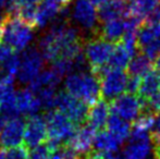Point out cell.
<instances>
[{
  "label": "cell",
  "mask_w": 160,
  "mask_h": 159,
  "mask_svg": "<svg viewBox=\"0 0 160 159\" xmlns=\"http://www.w3.org/2000/svg\"><path fill=\"white\" fill-rule=\"evenodd\" d=\"M122 143L109 131H100L96 134L94 140V147L97 152L102 153H116Z\"/></svg>",
  "instance_id": "25"
},
{
  "label": "cell",
  "mask_w": 160,
  "mask_h": 159,
  "mask_svg": "<svg viewBox=\"0 0 160 159\" xmlns=\"http://www.w3.org/2000/svg\"><path fill=\"white\" fill-rule=\"evenodd\" d=\"M147 107V102L143 100L138 95L131 93H124L112 100V113L119 116L125 121H135Z\"/></svg>",
  "instance_id": "7"
},
{
  "label": "cell",
  "mask_w": 160,
  "mask_h": 159,
  "mask_svg": "<svg viewBox=\"0 0 160 159\" xmlns=\"http://www.w3.org/2000/svg\"><path fill=\"white\" fill-rule=\"evenodd\" d=\"M130 15L128 2L125 0H109L99 8L98 17L101 22L114 19H124Z\"/></svg>",
  "instance_id": "17"
},
{
  "label": "cell",
  "mask_w": 160,
  "mask_h": 159,
  "mask_svg": "<svg viewBox=\"0 0 160 159\" xmlns=\"http://www.w3.org/2000/svg\"><path fill=\"white\" fill-rule=\"evenodd\" d=\"M134 56L125 48V46L122 42H119L117 46H114V49L112 51L111 58L109 61V67L119 70H124L128 68V63L132 60Z\"/></svg>",
  "instance_id": "26"
},
{
  "label": "cell",
  "mask_w": 160,
  "mask_h": 159,
  "mask_svg": "<svg viewBox=\"0 0 160 159\" xmlns=\"http://www.w3.org/2000/svg\"><path fill=\"white\" fill-rule=\"evenodd\" d=\"M152 144L148 133L132 131L123 154L128 159H148L152 149Z\"/></svg>",
  "instance_id": "12"
},
{
  "label": "cell",
  "mask_w": 160,
  "mask_h": 159,
  "mask_svg": "<svg viewBox=\"0 0 160 159\" xmlns=\"http://www.w3.org/2000/svg\"><path fill=\"white\" fill-rule=\"evenodd\" d=\"M154 130H160V113L156 117V122H155V129Z\"/></svg>",
  "instance_id": "40"
},
{
  "label": "cell",
  "mask_w": 160,
  "mask_h": 159,
  "mask_svg": "<svg viewBox=\"0 0 160 159\" xmlns=\"http://www.w3.org/2000/svg\"><path fill=\"white\" fill-rule=\"evenodd\" d=\"M34 38V25L17 15L7 14L3 20L0 40L15 51L25 50Z\"/></svg>",
  "instance_id": "3"
},
{
  "label": "cell",
  "mask_w": 160,
  "mask_h": 159,
  "mask_svg": "<svg viewBox=\"0 0 160 159\" xmlns=\"http://www.w3.org/2000/svg\"><path fill=\"white\" fill-rule=\"evenodd\" d=\"M55 108L67 116L75 125L82 124L87 120V115H88L87 104L70 95L67 92H60L57 94Z\"/></svg>",
  "instance_id": "8"
},
{
  "label": "cell",
  "mask_w": 160,
  "mask_h": 159,
  "mask_svg": "<svg viewBox=\"0 0 160 159\" xmlns=\"http://www.w3.org/2000/svg\"><path fill=\"white\" fill-rule=\"evenodd\" d=\"M42 0H15V7H38Z\"/></svg>",
  "instance_id": "35"
},
{
  "label": "cell",
  "mask_w": 160,
  "mask_h": 159,
  "mask_svg": "<svg viewBox=\"0 0 160 159\" xmlns=\"http://www.w3.org/2000/svg\"><path fill=\"white\" fill-rule=\"evenodd\" d=\"M6 15L0 14V36H1V28H2V24H3V20H4V17H6Z\"/></svg>",
  "instance_id": "42"
},
{
  "label": "cell",
  "mask_w": 160,
  "mask_h": 159,
  "mask_svg": "<svg viewBox=\"0 0 160 159\" xmlns=\"http://www.w3.org/2000/svg\"><path fill=\"white\" fill-rule=\"evenodd\" d=\"M160 89V72L158 70L152 69L150 72L144 75L141 79V84L138 88V96L146 102Z\"/></svg>",
  "instance_id": "20"
},
{
  "label": "cell",
  "mask_w": 160,
  "mask_h": 159,
  "mask_svg": "<svg viewBox=\"0 0 160 159\" xmlns=\"http://www.w3.org/2000/svg\"><path fill=\"white\" fill-rule=\"evenodd\" d=\"M51 155V149L47 144H40L33 147L30 151L28 159H49Z\"/></svg>",
  "instance_id": "30"
},
{
  "label": "cell",
  "mask_w": 160,
  "mask_h": 159,
  "mask_svg": "<svg viewBox=\"0 0 160 159\" xmlns=\"http://www.w3.org/2000/svg\"><path fill=\"white\" fill-rule=\"evenodd\" d=\"M91 1L93 2L95 7H98V8H100L101 6H103V4H105L106 2L109 1V0H91Z\"/></svg>",
  "instance_id": "37"
},
{
  "label": "cell",
  "mask_w": 160,
  "mask_h": 159,
  "mask_svg": "<svg viewBox=\"0 0 160 159\" xmlns=\"http://www.w3.org/2000/svg\"><path fill=\"white\" fill-rule=\"evenodd\" d=\"M96 136V130H94L91 125H83L76 129L68 145L71 146L76 153L81 156H86L91 153L92 147L94 146V140Z\"/></svg>",
  "instance_id": "16"
},
{
  "label": "cell",
  "mask_w": 160,
  "mask_h": 159,
  "mask_svg": "<svg viewBox=\"0 0 160 159\" xmlns=\"http://www.w3.org/2000/svg\"><path fill=\"white\" fill-rule=\"evenodd\" d=\"M156 67H157V70L160 72V53H159V56L156 58Z\"/></svg>",
  "instance_id": "43"
},
{
  "label": "cell",
  "mask_w": 160,
  "mask_h": 159,
  "mask_svg": "<svg viewBox=\"0 0 160 159\" xmlns=\"http://www.w3.org/2000/svg\"><path fill=\"white\" fill-rule=\"evenodd\" d=\"M48 137V130L45 118L42 116H32L25 122L24 143L28 148H33L42 144Z\"/></svg>",
  "instance_id": "14"
},
{
  "label": "cell",
  "mask_w": 160,
  "mask_h": 159,
  "mask_svg": "<svg viewBox=\"0 0 160 159\" xmlns=\"http://www.w3.org/2000/svg\"><path fill=\"white\" fill-rule=\"evenodd\" d=\"M160 40V24L147 22L143 23L137 32V48L143 50L144 48L155 44Z\"/></svg>",
  "instance_id": "19"
},
{
  "label": "cell",
  "mask_w": 160,
  "mask_h": 159,
  "mask_svg": "<svg viewBox=\"0 0 160 159\" xmlns=\"http://www.w3.org/2000/svg\"><path fill=\"white\" fill-rule=\"evenodd\" d=\"M70 11L68 8L52 22L51 27L42 36L38 47L45 61L55 62L59 59H74L83 53V42L75 27L65 22Z\"/></svg>",
  "instance_id": "1"
},
{
  "label": "cell",
  "mask_w": 160,
  "mask_h": 159,
  "mask_svg": "<svg viewBox=\"0 0 160 159\" xmlns=\"http://www.w3.org/2000/svg\"><path fill=\"white\" fill-rule=\"evenodd\" d=\"M65 92L87 105H94L100 99V81L94 72H72L64 80Z\"/></svg>",
  "instance_id": "2"
},
{
  "label": "cell",
  "mask_w": 160,
  "mask_h": 159,
  "mask_svg": "<svg viewBox=\"0 0 160 159\" xmlns=\"http://www.w3.org/2000/svg\"><path fill=\"white\" fill-rule=\"evenodd\" d=\"M0 159H11L7 149H0Z\"/></svg>",
  "instance_id": "38"
},
{
  "label": "cell",
  "mask_w": 160,
  "mask_h": 159,
  "mask_svg": "<svg viewBox=\"0 0 160 159\" xmlns=\"http://www.w3.org/2000/svg\"><path fill=\"white\" fill-rule=\"evenodd\" d=\"M110 109L111 108L109 102L106 99H99L94 105H92L87 115L88 125H91L96 131L107 127L108 119L110 117Z\"/></svg>",
  "instance_id": "18"
},
{
  "label": "cell",
  "mask_w": 160,
  "mask_h": 159,
  "mask_svg": "<svg viewBox=\"0 0 160 159\" xmlns=\"http://www.w3.org/2000/svg\"><path fill=\"white\" fill-rule=\"evenodd\" d=\"M125 28H127L125 19L110 20V21L103 22V25L100 32H98V35L111 42H121L125 33Z\"/></svg>",
  "instance_id": "21"
},
{
  "label": "cell",
  "mask_w": 160,
  "mask_h": 159,
  "mask_svg": "<svg viewBox=\"0 0 160 159\" xmlns=\"http://www.w3.org/2000/svg\"><path fill=\"white\" fill-rule=\"evenodd\" d=\"M7 121H8V119H7L4 116H2L1 113H0V131L2 130V127H3V125L6 124Z\"/></svg>",
  "instance_id": "39"
},
{
  "label": "cell",
  "mask_w": 160,
  "mask_h": 159,
  "mask_svg": "<svg viewBox=\"0 0 160 159\" xmlns=\"http://www.w3.org/2000/svg\"><path fill=\"white\" fill-rule=\"evenodd\" d=\"M13 93V80L0 77V109Z\"/></svg>",
  "instance_id": "29"
},
{
  "label": "cell",
  "mask_w": 160,
  "mask_h": 159,
  "mask_svg": "<svg viewBox=\"0 0 160 159\" xmlns=\"http://www.w3.org/2000/svg\"><path fill=\"white\" fill-rule=\"evenodd\" d=\"M72 0H42L37 7L35 25L42 28L52 23L69 7Z\"/></svg>",
  "instance_id": "11"
},
{
  "label": "cell",
  "mask_w": 160,
  "mask_h": 159,
  "mask_svg": "<svg viewBox=\"0 0 160 159\" xmlns=\"http://www.w3.org/2000/svg\"><path fill=\"white\" fill-rule=\"evenodd\" d=\"M156 112L152 111V109H148V105L145 108V110L139 115V117L134 121L132 125V131L136 132H144L148 133L149 130H152L155 127L156 122Z\"/></svg>",
  "instance_id": "28"
},
{
  "label": "cell",
  "mask_w": 160,
  "mask_h": 159,
  "mask_svg": "<svg viewBox=\"0 0 160 159\" xmlns=\"http://www.w3.org/2000/svg\"><path fill=\"white\" fill-rule=\"evenodd\" d=\"M15 109L19 116H32L37 115V112L42 108V102L35 93L31 88L21 89L14 94Z\"/></svg>",
  "instance_id": "15"
},
{
  "label": "cell",
  "mask_w": 160,
  "mask_h": 159,
  "mask_svg": "<svg viewBox=\"0 0 160 159\" xmlns=\"http://www.w3.org/2000/svg\"><path fill=\"white\" fill-rule=\"evenodd\" d=\"M147 22H152V23H159L160 24V1L156 6V8L152 10V12L148 15Z\"/></svg>",
  "instance_id": "34"
},
{
  "label": "cell",
  "mask_w": 160,
  "mask_h": 159,
  "mask_svg": "<svg viewBox=\"0 0 160 159\" xmlns=\"http://www.w3.org/2000/svg\"><path fill=\"white\" fill-rule=\"evenodd\" d=\"M14 7L15 0H0V11H6L7 14H12Z\"/></svg>",
  "instance_id": "33"
},
{
  "label": "cell",
  "mask_w": 160,
  "mask_h": 159,
  "mask_svg": "<svg viewBox=\"0 0 160 159\" xmlns=\"http://www.w3.org/2000/svg\"><path fill=\"white\" fill-rule=\"evenodd\" d=\"M152 70V60L146 55L136 53L128 66V72L130 77H139L146 75L148 72Z\"/></svg>",
  "instance_id": "23"
},
{
  "label": "cell",
  "mask_w": 160,
  "mask_h": 159,
  "mask_svg": "<svg viewBox=\"0 0 160 159\" xmlns=\"http://www.w3.org/2000/svg\"><path fill=\"white\" fill-rule=\"evenodd\" d=\"M150 137L155 147H160V130H154Z\"/></svg>",
  "instance_id": "36"
},
{
  "label": "cell",
  "mask_w": 160,
  "mask_h": 159,
  "mask_svg": "<svg viewBox=\"0 0 160 159\" xmlns=\"http://www.w3.org/2000/svg\"><path fill=\"white\" fill-rule=\"evenodd\" d=\"M114 46L111 42L105 39L100 35H94L84 46V56L87 60L92 72L100 70L109 64Z\"/></svg>",
  "instance_id": "5"
},
{
  "label": "cell",
  "mask_w": 160,
  "mask_h": 159,
  "mask_svg": "<svg viewBox=\"0 0 160 159\" xmlns=\"http://www.w3.org/2000/svg\"><path fill=\"white\" fill-rule=\"evenodd\" d=\"M100 81L101 95L106 100H113L127 91L128 75L124 70L105 67L94 72Z\"/></svg>",
  "instance_id": "4"
},
{
  "label": "cell",
  "mask_w": 160,
  "mask_h": 159,
  "mask_svg": "<svg viewBox=\"0 0 160 159\" xmlns=\"http://www.w3.org/2000/svg\"><path fill=\"white\" fill-rule=\"evenodd\" d=\"M160 0H131L128 2L130 15L136 17L143 21L152 12Z\"/></svg>",
  "instance_id": "27"
},
{
  "label": "cell",
  "mask_w": 160,
  "mask_h": 159,
  "mask_svg": "<svg viewBox=\"0 0 160 159\" xmlns=\"http://www.w3.org/2000/svg\"><path fill=\"white\" fill-rule=\"evenodd\" d=\"M24 131L25 121L19 117L9 119L0 131V145L6 149L22 145L24 141Z\"/></svg>",
  "instance_id": "13"
},
{
  "label": "cell",
  "mask_w": 160,
  "mask_h": 159,
  "mask_svg": "<svg viewBox=\"0 0 160 159\" xmlns=\"http://www.w3.org/2000/svg\"><path fill=\"white\" fill-rule=\"evenodd\" d=\"M61 80V75L52 68H50L48 70L42 71L40 74L31 83L28 88H31L33 92L42 88H57Z\"/></svg>",
  "instance_id": "22"
},
{
  "label": "cell",
  "mask_w": 160,
  "mask_h": 159,
  "mask_svg": "<svg viewBox=\"0 0 160 159\" xmlns=\"http://www.w3.org/2000/svg\"><path fill=\"white\" fill-rule=\"evenodd\" d=\"M70 13L74 23L83 31H96L99 17L96 7L91 0H74Z\"/></svg>",
  "instance_id": "10"
},
{
  "label": "cell",
  "mask_w": 160,
  "mask_h": 159,
  "mask_svg": "<svg viewBox=\"0 0 160 159\" xmlns=\"http://www.w3.org/2000/svg\"><path fill=\"white\" fill-rule=\"evenodd\" d=\"M45 59L38 49L28 48L21 55L18 80L23 84H31L42 71Z\"/></svg>",
  "instance_id": "9"
},
{
  "label": "cell",
  "mask_w": 160,
  "mask_h": 159,
  "mask_svg": "<svg viewBox=\"0 0 160 159\" xmlns=\"http://www.w3.org/2000/svg\"><path fill=\"white\" fill-rule=\"evenodd\" d=\"M47 130L49 140L61 144L69 142L76 131V125L59 110H49L46 115Z\"/></svg>",
  "instance_id": "6"
},
{
  "label": "cell",
  "mask_w": 160,
  "mask_h": 159,
  "mask_svg": "<svg viewBox=\"0 0 160 159\" xmlns=\"http://www.w3.org/2000/svg\"><path fill=\"white\" fill-rule=\"evenodd\" d=\"M107 130L110 133L113 134L121 143H123L130 137L131 132H132V127L128 124V121L112 113V115H110L109 119H108Z\"/></svg>",
  "instance_id": "24"
},
{
  "label": "cell",
  "mask_w": 160,
  "mask_h": 159,
  "mask_svg": "<svg viewBox=\"0 0 160 159\" xmlns=\"http://www.w3.org/2000/svg\"><path fill=\"white\" fill-rule=\"evenodd\" d=\"M14 51V49H12L7 44L2 42H0V67L3 66L6 62H8L15 55Z\"/></svg>",
  "instance_id": "31"
},
{
  "label": "cell",
  "mask_w": 160,
  "mask_h": 159,
  "mask_svg": "<svg viewBox=\"0 0 160 159\" xmlns=\"http://www.w3.org/2000/svg\"><path fill=\"white\" fill-rule=\"evenodd\" d=\"M147 105L152 111L160 112V89L147 102Z\"/></svg>",
  "instance_id": "32"
},
{
  "label": "cell",
  "mask_w": 160,
  "mask_h": 159,
  "mask_svg": "<svg viewBox=\"0 0 160 159\" xmlns=\"http://www.w3.org/2000/svg\"><path fill=\"white\" fill-rule=\"evenodd\" d=\"M155 158L160 159V147H155Z\"/></svg>",
  "instance_id": "41"
}]
</instances>
